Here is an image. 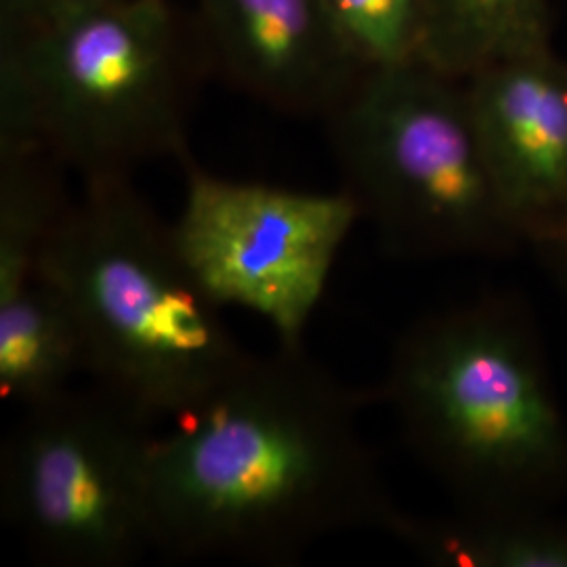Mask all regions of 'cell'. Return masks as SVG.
<instances>
[{
	"label": "cell",
	"mask_w": 567,
	"mask_h": 567,
	"mask_svg": "<svg viewBox=\"0 0 567 567\" xmlns=\"http://www.w3.org/2000/svg\"><path fill=\"white\" fill-rule=\"evenodd\" d=\"M381 393L337 381L284 347L252 355L206 404L156 437L154 547L173 561L297 566L351 529L398 536L393 503L360 414Z\"/></svg>",
	"instance_id": "6da1fadb"
},
{
	"label": "cell",
	"mask_w": 567,
	"mask_h": 567,
	"mask_svg": "<svg viewBox=\"0 0 567 567\" xmlns=\"http://www.w3.org/2000/svg\"><path fill=\"white\" fill-rule=\"evenodd\" d=\"M34 278L72 309L86 374L152 425L198 410L252 358L131 175L84 182Z\"/></svg>",
	"instance_id": "7a4b0ae2"
},
{
	"label": "cell",
	"mask_w": 567,
	"mask_h": 567,
	"mask_svg": "<svg viewBox=\"0 0 567 567\" xmlns=\"http://www.w3.org/2000/svg\"><path fill=\"white\" fill-rule=\"evenodd\" d=\"M204 72L194 23L171 0L0 23V154L44 150L82 182L163 158L182 164Z\"/></svg>",
	"instance_id": "3957f363"
},
{
	"label": "cell",
	"mask_w": 567,
	"mask_h": 567,
	"mask_svg": "<svg viewBox=\"0 0 567 567\" xmlns=\"http://www.w3.org/2000/svg\"><path fill=\"white\" fill-rule=\"evenodd\" d=\"M379 393L461 508H545L566 494V414L534 328L511 301L410 326Z\"/></svg>",
	"instance_id": "277c9868"
},
{
	"label": "cell",
	"mask_w": 567,
	"mask_h": 567,
	"mask_svg": "<svg viewBox=\"0 0 567 567\" xmlns=\"http://www.w3.org/2000/svg\"><path fill=\"white\" fill-rule=\"evenodd\" d=\"M343 189L400 257L522 244L498 200L465 81L421 61L368 68L326 116Z\"/></svg>",
	"instance_id": "5b68a950"
},
{
	"label": "cell",
	"mask_w": 567,
	"mask_h": 567,
	"mask_svg": "<svg viewBox=\"0 0 567 567\" xmlns=\"http://www.w3.org/2000/svg\"><path fill=\"white\" fill-rule=\"evenodd\" d=\"M152 423L93 386L21 410L0 515L44 566L128 567L154 547Z\"/></svg>",
	"instance_id": "8992f818"
},
{
	"label": "cell",
	"mask_w": 567,
	"mask_h": 567,
	"mask_svg": "<svg viewBox=\"0 0 567 567\" xmlns=\"http://www.w3.org/2000/svg\"><path fill=\"white\" fill-rule=\"evenodd\" d=\"M182 166L185 203L171 227L192 276L219 307H244L274 326L280 344L301 347L360 206L344 189L231 182L192 156Z\"/></svg>",
	"instance_id": "52a82bcc"
},
{
	"label": "cell",
	"mask_w": 567,
	"mask_h": 567,
	"mask_svg": "<svg viewBox=\"0 0 567 567\" xmlns=\"http://www.w3.org/2000/svg\"><path fill=\"white\" fill-rule=\"evenodd\" d=\"M487 171L522 243L567 238V65L550 49L466 79Z\"/></svg>",
	"instance_id": "ba28073f"
},
{
	"label": "cell",
	"mask_w": 567,
	"mask_h": 567,
	"mask_svg": "<svg viewBox=\"0 0 567 567\" xmlns=\"http://www.w3.org/2000/svg\"><path fill=\"white\" fill-rule=\"evenodd\" d=\"M194 30L210 72L286 114L326 118L365 70L328 0H198Z\"/></svg>",
	"instance_id": "9c48e42d"
},
{
	"label": "cell",
	"mask_w": 567,
	"mask_h": 567,
	"mask_svg": "<svg viewBox=\"0 0 567 567\" xmlns=\"http://www.w3.org/2000/svg\"><path fill=\"white\" fill-rule=\"evenodd\" d=\"M86 347L72 309L39 278L0 301V398L21 410L47 404L86 374Z\"/></svg>",
	"instance_id": "30bf717a"
},
{
	"label": "cell",
	"mask_w": 567,
	"mask_h": 567,
	"mask_svg": "<svg viewBox=\"0 0 567 567\" xmlns=\"http://www.w3.org/2000/svg\"><path fill=\"white\" fill-rule=\"evenodd\" d=\"M419 61L456 81L550 49L548 0H421Z\"/></svg>",
	"instance_id": "8fae6325"
},
{
	"label": "cell",
	"mask_w": 567,
	"mask_h": 567,
	"mask_svg": "<svg viewBox=\"0 0 567 567\" xmlns=\"http://www.w3.org/2000/svg\"><path fill=\"white\" fill-rule=\"evenodd\" d=\"M395 538L437 566L567 567V526L547 508H458L446 519L408 515Z\"/></svg>",
	"instance_id": "7c38bea8"
},
{
	"label": "cell",
	"mask_w": 567,
	"mask_h": 567,
	"mask_svg": "<svg viewBox=\"0 0 567 567\" xmlns=\"http://www.w3.org/2000/svg\"><path fill=\"white\" fill-rule=\"evenodd\" d=\"M60 166L44 150L0 154V301L34 280L42 250L70 206Z\"/></svg>",
	"instance_id": "4fadbf2b"
},
{
	"label": "cell",
	"mask_w": 567,
	"mask_h": 567,
	"mask_svg": "<svg viewBox=\"0 0 567 567\" xmlns=\"http://www.w3.org/2000/svg\"><path fill=\"white\" fill-rule=\"evenodd\" d=\"M328 7L341 39L365 70L419 61L421 0H328Z\"/></svg>",
	"instance_id": "5bb4252c"
},
{
	"label": "cell",
	"mask_w": 567,
	"mask_h": 567,
	"mask_svg": "<svg viewBox=\"0 0 567 567\" xmlns=\"http://www.w3.org/2000/svg\"><path fill=\"white\" fill-rule=\"evenodd\" d=\"M110 0H0V23L34 25L60 20Z\"/></svg>",
	"instance_id": "9a60e30c"
},
{
	"label": "cell",
	"mask_w": 567,
	"mask_h": 567,
	"mask_svg": "<svg viewBox=\"0 0 567 567\" xmlns=\"http://www.w3.org/2000/svg\"><path fill=\"white\" fill-rule=\"evenodd\" d=\"M540 255L547 257L550 267L567 282V238L566 240H561V243L548 246V248H543Z\"/></svg>",
	"instance_id": "2e32d148"
}]
</instances>
